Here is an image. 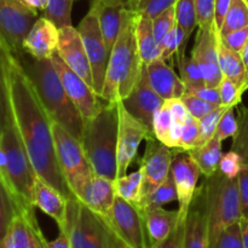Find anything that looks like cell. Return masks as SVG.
<instances>
[{
    "label": "cell",
    "mask_w": 248,
    "mask_h": 248,
    "mask_svg": "<svg viewBox=\"0 0 248 248\" xmlns=\"http://www.w3.org/2000/svg\"><path fill=\"white\" fill-rule=\"evenodd\" d=\"M125 7L126 0H92L91 2L90 11L96 14L98 18L99 28L109 52H111L118 39Z\"/></svg>",
    "instance_id": "cell-24"
},
{
    "label": "cell",
    "mask_w": 248,
    "mask_h": 248,
    "mask_svg": "<svg viewBox=\"0 0 248 248\" xmlns=\"http://www.w3.org/2000/svg\"><path fill=\"white\" fill-rule=\"evenodd\" d=\"M126 1H127V0H126Z\"/></svg>",
    "instance_id": "cell-64"
},
{
    "label": "cell",
    "mask_w": 248,
    "mask_h": 248,
    "mask_svg": "<svg viewBox=\"0 0 248 248\" xmlns=\"http://www.w3.org/2000/svg\"><path fill=\"white\" fill-rule=\"evenodd\" d=\"M57 55L73 72L80 75L90 86L93 87L91 67H90L89 58L85 50L84 41L78 29L74 28L72 24L60 28Z\"/></svg>",
    "instance_id": "cell-20"
},
{
    "label": "cell",
    "mask_w": 248,
    "mask_h": 248,
    "mask_svg": "<svg viewBox=\"0 0 248 248\" xmlns=\"http://www.w3.org/2000/svg\"><path fill=\"white\" fill-rule=\"evenodd\" d=\"M140 0H127L126 1V7L130 10H133V11H136L137 10V6L138 4H140Z\"/></svg>",
    "instance_id": "cell-61"
},
{
    "label": "cell",
    "mask_w": 248,
    "mask_h": 248,
    "mask_svg": "<svg viewBox=\"0 0 248 248\" xmlns=\"http://www.w3.org/2000/svg\"><path fill=\"white\" fill-rule=\"evenodd\" d=\"M189 39L186 38V33L182 31L176 23L174 28L170 31L160 45V57L164 61L172 60L173 56L179 52H186V46Z\"/></svg>",
    "instance_id": "cell-36"
},
{
    "label": "cell",
    "mask_w": 248,
    "mask_h": 248,
    "mask_svg": "<svg viewBox=\"0 0 248 248\" xmlns=\"http://www.w3.org/2000/svg\"><path fill=\"white\" fill-rule=\"evenodd\" d=\"M74 0H48L44 17L52 21L58 28L72 24V7Z\"/></svg>",
    "instance_id": "cell-37"
},
{
    "label": "cell",
    "mask_w": 248,
    "mask_h": 248,
    "mask_svg": "<svg viewBox=\"0 0 248 248\" xmlns=\"http://www.w3.org/2000/svg\"><path fill=\"white\" fill-rule=\"evenodd\" d=\"M174 149L176 148L167 147L155 137L147 140L144 155L140 160V170L143 173L142 198L149 195L166 181L171 172Z\"/></svg>",
    "instance_id": "cell-15"
},
{
    "label": "cell",
    "mask_w": 248,
    "mask_h": 248,
    "mask_svg": "<svg viewBox=\"0 0 248 248\" xmlns=\"http://www.w3.org/2000/svg\"><path fill=\"white\" fill-rule=\"evenodd\" d=\"M115 196L114 181L94 173L78 191L75 198L94 213L108 219Z\"/></svg>",
    "instance_id": "cell-22"
},
{
    "label": "cell",
    "mask_w": 248,
    "mask_h": 248,
    "mask_svg": "<svg viewBox=\"0 0 248 248\" xmlns=\"http://www.w3.org/2000/svg\"><path fill=\"white\" fill-rule=\"evenodd\" d=\"M127 248H148L144 218L137 205L115 196L107 219Z\"/></svg>",
    "instance_id": "cell-11"
},
{
    "label": "cell",
    "mask_w": 248,
    "mask_h": 248,
    "mask_svg": "<svg viewBox=\"0 0 248 248\" xmlns=\"http://www.w3.org/2000/svg\"><path fill=\"white\" fill-rule=\"evenodd\" d=\"M38 18L36 10L18 0H0V43L15 55L21 52L24 38Z\"/></svg>",
    "instance_id": "cell-9"
},
{
    "label": "cell",
    "mask_w": 248,
    "mask_h": 248,
    "mask_svg": "<svg viewBox=\"0 0 248 248\" xmlns=\"http://www.w3.org/2000/svg\"><path fill=\"white\" fill-rule=\"evenodd\" d=\"M60 28L46 17H39L22 44V51L36 60H47L57 53Z\"/></svg>",
    "instance_id": "cell-21"
},
{
    "label": "cell",
    "mask_w": 248,
    "mask_h": 248,
    "mask_svg": "<svg viewBox=\"0 0 248 248\" xmlns=\"http://www.w3.org/2000/svg\"><path fill=\"white\" fill-rule=\"evenodd\" d=\"M174 7L177 24L186 33V38L190 39L191 34L198 27L195 0H177Z\"/></svg>",
    "instance_id": "cell-35"
},
{
    "label": "cell",
    "mask_w": 248,
    "mask_h": 248,
    "mask_svg": "<svg viewBox=\"0 0 248 248\" xmlns=\"http://www.w3.org/2000/svg\"><path fill=\"white\" fill-rule=\"evenodd\" d=\"M171 173L178 194V212L181 216H186L194 194L198 189L199 177L201 174L200 167L186 150L176 148Z\"/></svg>",
    "instance_id": "cell-17"
},
{
    "label": "cell",
    "mask_w": 248,
    "mask_h": 248,
    "mask_svg": "<svg viewBox=\"0 0 248 248\" xmlns=\"http://www.w3.org/2000/svg\"><path fill=\"white\" fill-rule=\"evenodd\" d=\"M218 40L224 47L240 53L248 41V27L239 29V31H234L225 35L218 34Z\"/></svg>",
    "instance_id": "cell-50"
},
{
    "label": "cell",
    "mask_w": 248,
    "mask_h": 248,
    "mask_svg": "<svg viewBox=\"0 0 248 248\" xmlns=\"http://www.w3.org/2000/svg\"><path fill=\"white\" fill-rule=\"evenodd\" d=\"M142 186L143 173L140 170L132 172L131 174H125L114 181L116 196L135 205H137L142 198Z\"/></svg>",
    "instance_id": "cell-32"
},
{
    "label": "cell",
    "mask_w": 248,
    "mask_h": 248,
    "mask_svg": "<svg viewBox=\"0 0 248 248\" xmlns=\"http://www.w3.org/2000/svg\"><path fill=\"white\" fill-rule=\"evenodd\" d=\"M142 213L144 218L148 248L159 247L173 232L178 222L179 212L157 207Z\"/></svg>",
    "instance_id": "cell-26"
},
{
    "label": "cell",
    "mask_w": 248,
    "mask_h": 248,
    "mask_svg": "<svg viewBox=\"0 0 248 248\" xmlns=\"http://www.w3.org/2000/svg\"><path fill=\"white\" fill-rule=\"evenodd\" d=\"M52 133L58 165L75 196L96 172L90 165L81 143L77 137L56 123L52 124Z\"/></svg>",
    "instance_id": "cell-8"
},
{
    "label": "cell",
    "mask_w": 248,
    "mask_h": 248,
    "mask_svg": "<svg viewBox=\"0 0 248 248\" xmlns=\"http://www.w3.org/2000/svg\"><path fill=\"white\" fill-rule=\"evenodd\" d=\"M51 61L60 75L65 92L78 108L84 121L96 116L103 109L104 104L102 102L103 99L94 92L93 87L90 86L80 75L73 72L57 53L51 57Z\"/></svg>",
    "instance_id": "cell-12"
},
{
    "label": "cell",
    "mask_w": 248,
    "mask_h": 248,
    "mask_svg": "<svg viewBox=\"0 0 248 248\" xmlns=\"http://www.w3.org/2000/svg\"><path fill=\"white\" fill-rule=\"evenodd\" d=\"M68 200L51 184L36 176L33 188V205L41 212L52 218L58 225V229H63L67 218Z\"/></svg>",
    "instance_id": "cell-25"
},
{
    "label": "cell",
    "mask_w": 248,
    "mask_h": 248,
    "mask_svg": "<svg viewBox=\"0 0 248 248\" xmlns=\"http://www.w3.org/2000/svg\"><path fill=\"white\" fill-rule=\"evenodd\" d=\"M177 0H142L138 5L137 12L147 15L148 17L154 19L170 7L174 6Z\"/></svg>",
    "instance_id": "cell-51"
},
{
    "label": "cell",
    "mask_w": 248,
    "mask_h": 248,
    "mask_svg": "<svg viewBox=\"0 0 248 248\" xmlns=\"http://www.w3.org/2000/svg\"><path fill=\"white\" fill-rule=\"evenodd\" d=\"M118 103L104 104L92 119L84 121L80 143L90 165L99 176L115 181L118 172Z\"/></svg>",
    "instance_id": "cell-4"
},
{
    "label": "cell",
    "mask_w": 248,
    "mask_h": 248,
    "mask_svg": "<svg viewBox=\"0 0 248 248\" xmlns=\"http://www.w3.org/2000/svg\"><path fill=\"white\" fill-rule=\"evenodd\" d=\"M5 72L14 121L36 176L57 189L67 200L75 198L56 156L53 121L46 113L21 63L9 50L5 52Z\"/></svg>",
    "instance_id": "cell-1"
},
{
    "label": "cell",
    "mask_w": 248,
    "mask_h": 248,
    "mask_svg": "<svg viewBox=\"0 0 248 248\" xmlns=\"http://www.w3.org/2000/svg\"><path fill=\"white\" fill-rule=\"evenodd\" d=\"M61 230L68 234L72 248H127L106 218L77 198L68 200L65 225Z\"/></svg>",
    "instance_id": "cell-5"
},
{
    "label": "cell",
    "mask_w": 248,
    "mask_h": 248,
    "mask_svg": "<svg viewBox=\"0 0 248 248\" xmlns=\"http://www.w3.org/2000/svg\"><path fill=\"white\" fill-rule=\"evenodd\" d=\"M186 152L195 160L198 166L200 167L201 173L206 178L213 176L219 170V162L223 156L222 140H218L216 136L205 144L186 150Z\"/></svg>",
    "instance_id": "cell-28"
},
{
    "label": "cell",
    "mask_w": 248,
    "mask_h": 248,
    "mask_svg": "<svg viewBox=\"0 0 248 248\" xmlns=\"http://www.w3.org/2000/svg\"><path fill=\"white\" fill-rule=\"evenodd\" d=\"M177 64L179 69V77L186 85V92H191L196 89L206 86L201 70L193 57H186V52L176 55Z\"/></svg>",
    "instance_id": "cell-33"
},
{
    "label": "cell",
    "mask_w": 248,
    "mask_h": 248,
    "mask_svg": "<svg viewBox=\"0 0 248 248\" xmlns=\"http://www.w3.org/2000/svg\"><path fill=\"white\" fill-rule=\"evenodd\" d=\"M211 248H244L241 223L225 228L211 245Z\"/></svg>",
    "instance_id": "cell-42"
},
{
    "label": "cell",
    "mask_w": 248,
    "mask_h": 248,
    "mask_svg": "<svg viewBox=\"0 0 248 248\" xmlns=\"http://www.w3.org/2000/svg\"><path fill=\"white\" fill-rule=\"evenodd\" d=\"M0 145L6 159L7 184L22 206L34 207L33 188L36 173L31 166L12 114L0 136Z\"/></svg>",
    "instance_id": "cell-6"
},
{
    "label": "cell",
    "mask_w": 248,
    "mask_h": 248,
    "mask_svg": "<svg viewBox=\"0 0 248 248\" xmlns=\"http://www.w3.org/2000/svg\"><path fill=\"white\" fill-rule=\"evenodd\" d=\"M236 135L232 137V149L236 152L244 160V164L248 166V107H242L237 118Z\"/></svg>",
    "instance_id": "cell-39"
},
{
    "label": "cell",
    "mask_w": 248,
    "mask_h": 248,
    "mask_svg": "<svg viewBox=\"0 0 248 248\" xmlns=\"http://www.w3.org/2000/svg\"><path fill=\"white\" fill-rule=\"evenodd\" d=\"M174 125V119L172 116L171 110H170L169 106L165 102L154 115V120H153V131H154V136L156 140L164 143L166 145L167 140H169L170 132H171L172 127Z\"/></svg>",
    "instance_id": "cell-41"
},
{
    "label": "cell",
    "mask_w": 248,
    "mask_h": 248,
    "mask_svg": "<svg viewBox=\"0 0 248 248\" xmlns=\"http://www.w3.org/2000/svg\"><path fill=\"white\" fill-rule=\"evenodd\" d=\"M245 1H246V2H247V4H248V0H245Z\"/></svg>",
    "instance_id": "cell-63"
},
{
    "label": "cell",
    "mask_w": 248,
    "mask_h": 248,
    "mask_svg": "<svg viewBox=\"0 0 248 248\" xmlns=\"http://www.w3.org/2000/svg\"><path fill=\"white\" fill-rule=\"evenodd\" d=\"M215 2L216 0H195L198 28L210 31L215 27Z\"/></svg>",
    "instance_id": "cell-45"
},
{
    "label": "cell",
    "mask_w": 248,
    "mask_h": 248,
    "mask_svg": "<svg viewBox=\"0 0 248 248\" xmlns=\"http://www.w3.org/2000/svg\"><path fill=\"white\" fill-rule=\"evenodd\" d=\"M186 93H193L198 96L199 98L203 99V101L208 102L211 104L220 107L222 102H220V94L218 87H210V86H202L200 89H196L191 92H186Z\"/></svg>",
    "instance_id": "cell-54"
},
{
    "label": "cell",
    "mask_w": 248,
    "mask_h": 248,
    "mask_svg": "<svg viewBox=\"0 0 248 248\" xmlns=\"http://www.w3.org/2000/svg\"><path fill=\"white\" fill-rule=\"evenodd\" d=\"M165 102H166V104L169 106L174 121L181 124L186 123V120L188 119V116L190 115V114L188 113V109H186V107L184 106L183 101H182L181 98H176V99H169V101H165Z\"/></svg>",
    "instance_id": "cell-55"
},
{
    "label": "cell",
    "mask_w": 248,
    "mask_h": 248,
    "mask_svg": "<svg viewBox=\"0 0 248 248\" xmlns=\"http://www.w3.org/2000/svg\"><path fill=\"white\" fill-rule=\"evenodd\" d=\"M119 136H118V172L116 178L125 176L128 167L137 156L138 148L143 140L155 137L143 124L133 118L123 102H118Z\"/></svg>",
    "instance_id": "cell-13"
},
{
    "label": "cell",
    "mask_w": 248,
    "mask_h": 248,
    "mask_svg": "<svg viewBox=\"0 0 248 248\" xmlns=\"http://www.w3.org/2000/svg\"><path fill=\"white\" fill-rule=\"evenodd\" d=\"M241 232H242V241H244V248H248V222L241 220Z\"/></svg>",
    "instance_id": "cell-60"
},
{
    "label": "cell",
    "mask_w": 248,
    "mask_h": 248,
    "mask_svg": "<svg viewBox=\"0 0 248 248\" xmlns=\"http://www.w3.org/2000/svg\"><path fill=\"white\" fill-rule=\"evenodd\" d=\"M199 137V120L193 118L191 115L188 116L186 123L183 124L182 128V137L179 140V149L190 150L196 147Z\"/></svg>",
    "instance_id": "cell-49"
},
{
    "label": "cell",
    "mask_w": 248,
    "mask_h": 248,
    "mask_svg": "<svg viewBox=\"0 0 248 248\" xmlns=\"http://www.w3.org/2000/svg\"><path fill=\"white\" fill-rule=\"evenodd\" d=\"M210 206L211 245L218 235L230 225L242 220L240 206L239 183L236 179L225 177L218 170L213 176L206 178Z\"/></svg>",
    "instance_id": "cell-7"
},
{
    "label": "cell",
    "mask_w": 248,
    "mask_h": 248,
    "mask_svg": "<svg viewBox=\"0 0 248 248\" xmlns=\"http://www.w3.org/2000/svg\"><path fill=\"white\" fill-rule=\"evenodd\" d=\"M48 248H72L69 236L64 230H60V234L52 241H48Z\"/></svg>",
    "instance_id": "cell-57"
},
{
    "label": "cell",
    "mask_w": 248,
    "mask_h": 248,
    "mask_svg": "<svg viewBox=\"0 0 248 248\" xmlns=\"http://www.w3.org/2000/svg\"><path fill=\"white\" fill-rule=\"evenodd\" d=\"M147 70L150 86L164 101L182 98L186 93V85L166 61L156 58L147 65Z\"/></svg>",
    "instance_id": "cell-23"
},
{
    "label": "cell",
    "mask_w": 248,
    "mask_h": 248,
    "mask_svg": "<svg viewBox=\"0 0 248 248\" xmlns=\"http://www.w3.org/2000/svg\"><path fill=\"white\" fill-rule=\"evenodd\" d=\"M184 248H211V224L206 181L198 186L184 220Z\"/></svg>",
    "instance_id": "cell-14"
},
{
    "label": "cell",
    "mask_w": 248,
    "mask_h": 248,
    "mask_svg": "<svg viewBox=\"0 0 248 248\" xmlns=\"http://www.w3.org/2000/svg\"><path fill=\"white\" fill-rule=\"evenodd\" d=\"M2 248H48L34 208H23L12 220Z\"/></svg>",
    "instance_id": "cell-19"
},
{
    "label": "cell",
    "mask_w": 248,
    "mask_h": 248,
    "mask_svg": "<svg viewBox=\"0 0 248 248\" xmlns=\"http://www.w3.org/2000/svg\"><path fill=\"white\" fill-rule=\"evenodd\" d=\"M23 208L34 207L22 206L18 199L15 196L10 186L6 184V182L0 176V248H2L7 232L12 224V220Z\"/></svg>",
    "instance_id": "cell-29"
},
{
    "label": "cell",
    "mask_w": 248,
    "mask_h": 248,
    "mask_svg": "<svg viewBox=\"0 0 248 248\" xmlns=\"http://www.w3.org/2000/svg\"><path fill=\"white\" fill-rule=\"evenodd\" d=\"M248 27V4L245 0H232L229 11L225 16L219 35Z\"/></svg>",
    "instance_id": "cell-34"
},
{
    "label": "cell",
    "mask_w": 248,
    "mask_h": 248,
    "mask_svg": "<svg viewBox=\"0 0 248 248\" xmlns=\"http://www.w3.org/2000/svg\"><path fill=\"white\" fill-rule=\"evenodd\" d=\"M26 5H28L31 9L36 11H45V9L48 5V0H24Z\"/></svg>",
    "instance_id": "cell-58"
},
{
    "label": "cell",
    "mask_w": 248,
    "mask_h": 248,
    "mask_svg": "<svg viewBox=\"0 0 248 248\" xmlns=\"http://www.w3.org/2000/svg\"><path fill=\"white\" fill-rule=\"evenodd\" d=\"M184 220L186 216L179 215L178 222L167 240L156 248H184Z\"/></svg>",
    "instance_id": "cell-53"
},
{
    "label": "cell",
    "mask_w": 248,
    "mask_h": 248,
    "mask_svg": "<svg viewBox=\"0 0 248 248\" xmlns=\"http://www.w3.org/2000/svg\"><path fill=\"white\" fill-rule=\"evenodd\" d=\"M177 200H178V194H177L176 184H174L173 176L170 172L166 181L161 186H157L149 195L140 199L137 206L142 212H145V211L153 210V208L164 207L167 203H171Z\"/></svg>",
    "instance_id": "cell-31"
},
{
    "label": "cell",
    "mask_w": 248,
    "mask_h": 248,
    "mask_svg": "<svg viewBox=\"0 0 248 248\" xmlns=\"http://www.w3.org/2000/svg\"><path fill=\"white\" fill-rule=\"evenodd\" d=\"M176 7L172 6L153 19V29L159 45L164 41L167 34L176 26Z\"/></svg>",
    "instance_id": "cell-44"
},
{
    "label": "cell",
    "mask_w": 248,
    "mask_h": 248,
    "mask_svg": "<svg viewBox=\"0 0 248 248\" xmlns=\"http://www.w3.org/2000/svg\"><path fill=\"white\" fill-rule=\"evenodd\" d=\"M7 48L0 43V136L11 116L9 91H7L6 72H5V52Z\"/></svg>",
    "instance_id": "cell-38"
},
{
    "label": "cell",
    "mask_w": 248,
    "mask_h": 248,
    "mask_svg": "<svg viewBox=\"0 0 248 248\" xmlns=\"http://www.w3.org/2000/svg\"><path fill=\"white\" fill-rule=\"evenodd\" d=\"M237 128H239V124H237V119L235 118L234 108H227L218 123L216 137L223 142L228 138L234 137L237 132Z\"/></svg>",
    "instance_id": "cell-48"
},
{
    "label": "cell",
    "mask_w": 248,
    "mask_h": 248,
    "mask_svg": "<svg viewBox=\"0 0 248 248\" xmlns=\"http://www.w3.org/2000/svg\"><path fill=\"white\" fill-rule=\"evenodd\" d=\"M242 58V62H244L245 65V70H246V82H245V90H248V41L247 44L245 45V47L242 48V51L240 52Z\"/></svg>",
    "instance_id": "cell-59"
},
{
    "label": "cell",
    "mask_w": 248,
    "mask_h": 248,
    "mask_svg": "<svg viewBox=\"0 0 248 248\" xmlns=\"http://www.w3.org/2000/svg\"><path fill=\"white\" fill-rule=\"evenodd\" d=\"M225 110H227V108L220 106L199 120V137L196 147H200V145L205 144V143H207L208 140L215 137L218 123H219L220 118H222Z\"/></svg>",
    "instance_id": "cell-40"
},
{
    "label": "cell",
    "mask_w": 248,
    "mask_h": 248,
    "mask_svg": "<svg viewBox=\"0 0 248 248\" xmlns=\"http://www.w3.org/2000/svg\"><path fill=\"white\" fill-rule=\"evenodd\" d=\"M15 55V53H14ZM53 123L81 140L84 119L63 87L51 58L36 60L24 51L15 55Z\"/></svg>",
    "instance_id": "cell-2"
},
{
    "label": "cell",
    "mask_w": 248,
    "mask_h": 248,
    "mask_svg": "<svg viewBox=\"0 0 248 248\" xmlns=\"http://www.w3.org/2000/svg\"><path fill=\"white\" fill-rule=\"evenodd\" d=\"M181 99L183 101L186 109H188V113L190 114L193 118L198 119V120H200L203 116H206L207 114H210L211 111L215 110L216 108H218V106L208 103V102L199 98L198 96H195V94L193 93H184Z\"/></svg>",
    "instance_id": "cell-46"
},
{
    "label": "cell",
    "mask_w": 248,
    "mask_h": 248,
    "mask_svg": "<svg viewBox=\"0 0 248 248\" xmlns=\"http://www.w3.org/2000/svg\"><path fill=\"white\" fill-rule=\"evenodd\" d=\"M232 0H216L215 2V27L216 31L219 33L220 28L223 26L225 16L229 11Z\"/></svg>",
    "instance_id": "cell-56"
},
{
    "label": "cell",
    "mask_w": 248,
    "mask_h": 248,
    "mask_svg": "<svg viewBox=\"0 0 248 248\" xmlns=\"http://www.w3.org/2000/svg\"><path fill=\"white\" fill-rule=\"evenodd\" d=\"M77 29L84 41L85 50H86L87 58H89L92 72L93 90L101 97L104 81H106L110 52L108 51L103 40V35H102L96 14H93L92 11L87 12V15L81 19Z\"/></svg>",
    "instance_id": "cell-10"
},
{
    "label": "cell",
    "mask_w": 248,
    "mask_h": 248,
    "mask_svg": "<svg viewBox=\"0 0 248 248\" xmlns=\"http://www.w3.org/2000/svg\"><path fill=\"white\" fill-rule=\"evenodd\" d=\"M244 165L242 157L232 149L230 152L223 154L219 162V171L228 178L236 179Z\"/></svg>",
    "instance_id": "cell-47"
},
{
    "label": "cell",
    "mask_w": 248,
    "mask_h": 248,
    "mask_svg": "<svg viewBox=\"0 0 248 248\" xmlns=\"http://www.w3.org/2000/svg\"><path fill=\"white\" fill-rule=\"evenodd\" d=\"M120 102H123L126 110L133 118L137 119L140 124H143L150 132L154 133V131H153L154 115L157 109L165 103V101L150 86L147 64L143 65L140 79H138L137 84L133 87L131 93Z\"/></svg>",
    "instance_id": "cell-16"
},
{
    "label": "cell",
    "mask_w": 248,
    "mask_h": 248,
    "mask_svg": "<svg viewBox=\"0 0 248 248\" xmlns=\"http://www.w3.org/2000/svg\"><path fill=\"white\" fill-rule=\"evenodd\" d=\"M138 12L125 7L121 27L109 57L106 81L101 98L107 103H118L125 99L137 84L143 68L138 48L136 23Z\"/></svg>",
    "instance_id": "cell-3"
},
{
    "label": "cell",
    "mask_w": 248,
    "mask_h": 248,
    "mask_svg": "<svg viewBox=\"0 0 248 248\" xmlns=\"http://www.w3.org/2000/svg\"><path fill=\"white\" fill-rule=\"evenodd\" d=\"M218 60H219V67L223 73V77L236 82L241 87L242 91L246 92L245 90L246 70H245L241 55L239 52H234V51L224 47L218 40Z\"/></svg>",
    "instance_id": "cell-30"
},
{
    "label": "cell",
    "mask_w": 248,
    "mask_h": 248,
    "mask_svg": "<svg viewBox=\"0 0 248 248\" xmlns=\"http://www.w3.org/2000/svg\"><path fill=\"white\" fill-rule=\"evenodd\" d=\"M136 35H137L138 48L143 64H149L153 61L160 57V45L154 35L153 29V18L147 15L140 14L137 16L136 23Z\"/></svg>",
    "instance_id": "cell-27"
},
{
    "label": "cell",
    "mask_w": 248,
    "mask_h": 248,
    "mask_svg": "<svg viewBox=\"0 0 248 248\" xmlns=\"http://www.w3.org/2000/svg\"><path fill=\"white\" fill-rule=\"evenodd\" d=\"M239 183V195H240V206H241L242 220L248 222V166L244 165L237 177Z\"/></svg>",
    "instance_id": "cell-52"
},
{
    "label": "cell",
    "mask_w": 248,
    "mask_h": 248,
    "mask_svg": "<svg viewBox=\"0 0 248 248\" xmlns=\"http://www.w3.org/2000/svg\"><path fill=\"white\" fill-rule=\"evenodd\" d=\"M18 1H21V2H23V4H26V2H24V0H18Z\"/></svg>",
    "instance_id": "cell-62"
},
{
    "label": "cell",
    "mask_w": 248,
    "mask_h": 248,
    "mask_svg": "<svg viewBox=\"0 0 248 248\" xmlns=\"http://www.w3.org/2000/svg\"><path fill=\"white\" fill-rule=\"evenodd\" d=\"M191 57L198 63L206 86L218 87L224 77L218 60V31L198 28Z\"/></svg>",
    "instance_id": "cell-18"
},
{
    "label": "cell",
    "mask_w": 248,
    "mask_h": 248,
    "mask_svg": "<svg viewBox=\"0 0 248 248\" xmlns=\"http://www.w3.org/2000/svg\"><path fill=\"white\" fill-rule=\"evenodd\" d=\"M218 90H219L222 107L224 108H235L237 104L241 103L242 94L245 93L236 82L228 78H223Z\"/></svg>",
    "instance_id": "cell-43"
}]
</instances>
